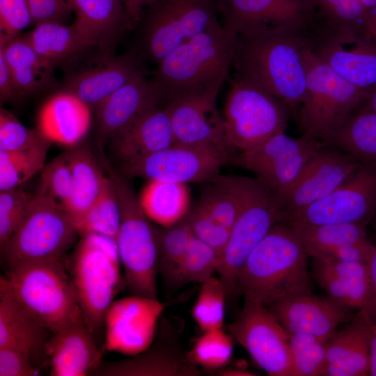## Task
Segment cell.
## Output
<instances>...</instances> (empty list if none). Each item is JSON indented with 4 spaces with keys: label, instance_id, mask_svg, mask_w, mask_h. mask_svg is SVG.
I'll list each match as a JSON object with an SVG mask.
<instances>
[{
    "label": "cell",
    "instance_id": "33",
    "mask_svg": "<svg viewBox=\"0 0 376 376\" xmlns=\"http://www.w3.org/2000/svg\"><path fill=\"white\" fill-rule=\"evenodd\" d=\"M63 155L72 176V193L63 210L73 221L81 217L95 201L107 176L102 165L86 149L75 148Z\"/></svg>",
    "mask_w": 376,
    "mask_h": 376
},
{
    "label": "cell",
    "instance_id": "29",
    "mask_svg": "<svg viewBox=\"0 0 376 376\" xmlns=\"http://www.w3.org/2000/svg\"><path fill=\"white\" fill-rule=\"evenodd\" d=\"M315 259L314 277L331 299L350 309L367 313L370 288L368 263Z\"/></svg>",
    "mask_w": 376,
    "mask_h": 376
},
{
    "label": "cell",
    "instance_id": "43",
    "mask_svg": "<svg viewBox=\"0 0 376 376\" xmlns=\"http://www.w3.org/2000/svg\"><path fill=\"white\" fill-rule=\"evenodd\" d=\"M226 287L219 277L214 276L201 283L191 315L202 332L224 329Z\"/></svg>",
    "mask_w": 376,
    "mask_h": 376
},
{
    "label": "cell",
    "instance_id": "4",
    "mask_svg": "<svg viewBox=\"0 0 376 376\" xmlns=\"http://www.w3.org/2000/svg\"><path fill=\"white\" fill-rule=\"evenodd\" d=\"M66 265L83 319L100 341L108 310L125 288L116 239L93 233L81 235Z\"/></svg>",
    "mask_w": 376,
    "mask_h": 376
},
{
    "label": "cell",
    "instance_id": "19",
    "mask_svg": "<svg viewBox=\"0 0 376 376\" xmlns=\"http://www.w3.org/2000/svg\"><path fill=\"white\" fill-rule=\"evenodd\" d=\"M151 345L145 350L120 361H102L92 375L198 376L200 367L191 361L176 331L162 322Z\"/></svg>",
    "mask_w": 376,
    "mask_h": 376
},
{
    "label": "cell",
    "instance_id": "6",
    "mask_svg": "<svg viewBox=\"0 0 376 376\" xmlns=\"http://www.w3.org/2000/svg\"><path fill=\"white\" fill-rule=\"evenodd\" d=\"M102 166L113 182L120 210L116 240L125 288L130 295L157 299L158 251L154 228L125 175L106 159H102Z\"/></svg>",
    "mask_w": 376,
    "mask_h": 376
},
{
    "label": "cell",
    "instance_id": "41",
    "mask_svg": "<svg viewBox=\"0 0 376 376\" xmlns=\"http://www.w3.org/2000/svg\"><path fill=\"white\" fill-rule=\"evenodd\" d=\"M220 256L215 249L193 234L169 285L180 287L191 283H203L217 272Z\"/></svg>",
    "mask_w": 376,
    "mask_h": 376
},
{
    "label": "cell",
    "instance_id": "14",
    "mask_svg": "<svg viewBox=\"0 0 376 376\" xmlns=\"http://www.w3.org/2000/svg\"><path fill=\"white\" fill-rule=\"evenodd\" d=\"M376 210V162H363L345 182L324 198L285 214L282 223L361 224Z\"/></svg>",
    "mask_w": 376,
    "mask_h": 376
},
{
    "label": "cell",
    "instance_id": "5",
    "mask_svg": "<svg viewBox=\"0 0 376 376\" xmlns=\"http://www.w3.org/2000/svg\"><path fill=\"white\" fill-rule=\"evenodd\" d=\"M66 259L22 264L0 279V288L52 334L82 315Z\"/></svg>",
    "mask_w": 376,
    "mask_h": 376
},
{
    "label": "cell",
    "instance_id": "34",
    "mask_svg": "<svg viewBox=\"0 0 376 376\" xmlns=\"http://www.w3.org/2000/svg\"><path fill=\"white\" fill-rule=\"evenodd\" d=\"M139 199L147 217L161 226L183 219L190 210V193L183 183L149 180Z\"/></svg>",
    "mask_w": 376,
    "mask_h": 376
},
{
    "label": "cell",
    "instance_id": "50",
    "mask_svg": "<svg viewBox=\"0 0 376 376\" xmlns=\"http://www.w3.org/2000/svg\"><path fill=\"white\" fill-rule=\"evenodd\" d=\"M31 23L33 19L29 0H0V43L18 37Z\"/></svg>",
    "mask_w": 376,
    "mask_h": 376
},
{
    "label": "cell",
    "instance_id": "46",
    "mask_svg": "<svg viewBox=\"0 0 376 376\" xmlns=\"http://www.w3.org/2000/svg\"><path fill=\"white\" fill-rule=\"evenodd\" d=\"M311 1L315 12V20L331 26L351 27L366 33L371 12L360 0Z\"/></svg>",
    "mask_w": 376,
    "mask_h": 376
},
{
    "label": "cell",
    "instance_id": "57",
    "mask_svg": "<svg viewBox=\"0 0 376 376\" xmlns=\"http://www.w3.org/2000/svg\"><path fill=\"white\" fill-rule=\"evenodd\" d=\"M370 277V299L367 313L368 315L376 319V244L368 261Z\"/></svg>",
    "mask_w": 376,
    "mask_h": 376
},
{
    "label": "cell",
    "instance_id": "61",
    "mask_svg": "<svg viewBox=\"0 0 376 376\" xmlns=\"http://www.w3.org/2000/svg\"><path fill=\"white\" fill-rule=\"evenodd\" d=\"M218 375L221 376H253L255 375L251 372L237 368H225L219 372Z\"/></svg>",
    "mask_w": 376,
    "mask_h": 376
},
{
    "label": "cell",
    "instance_id": "44",
    "mask_svg": "<svg viewBox=\"0 0 376 376\" xmlns=\"http://www.w3.org/2000/svg\"><path fill=\"white\" fill-rule=\"evenodd\" d=\"M233 340L224 329L203 331L188 351L189 358L201 368L210 370L222 368L233 357Z\"/></svg>",
    "mask_w": 376,
    "mask_h": 376
},
{
    "label": "cell",
    "instance_id": "58",
    "mask_svg": "<svg viewBox=\"0 0 376 376\" xmlns=\"http://www.w3.org/2000/svg\"><path fill=\"white\" fill-rule=\"evenodd\" d=\"M366 315L369 340L370 375L376 376V319L367 314Z\"/></svg>",
    "mask_w": 376,
    "mask_h": 376
},
{
    "label": "cell",
    "instance_id": "35",
    "mask_svg": "<svg viewBox=\"0 0 376 376\" xmlns=\"http://www.w3.org/2000/svg\"><path fill=\"white\" fill-rule=\"evenodd\" d=\"M24 37L41 57L54 65L91 47L74 24L42 22Z\"/></svg>",
    "mask_w": 376,
    "mask_h": 376
},
{
    "label": "cell",
    "instance_id": "27",
    "mask_svg": "<svg viewBox=\"0 0 376 376\" xmlns=\"http://www.w3.org/2000/svg\"><path fill=\"white\" fill-rule=\"evenodd\" d=\"M122 166L135 162L175 143L169 113L156 107L110 139Z\"/></svg>",
    "mask_w": 376,
    "mask_h": 376
},
{
    "label": "cell",
    "instance_id": "18",
    "mask_svg": "<svg viewBox=\"0 0 376 376\" xmlns=\"http://www.w3.org/2000/svg\"><path fill=\"white\" fill-rule=\"evenodd\" d=\"M167 304L138 295L111 304L105 320L104 350L135 355L152 343Z\"/></svg>",
    "mask_w": 376,
    "mask_h": 376
},
{
    "label": "cell",
    "instance_id": "59",
    "mask_svg": "<svg viewBox=\"0 0 376 376\" xmlns=\"http://www.w3.org/2000/svg\"><path fill=\"white\" fill-rule=\"evenodd\" d=\"M359 109L376 113V87L368 91L367 95Z\"/></svg>",
    "mask_w": 376,
    "mask_h": 376
},
{
    "label": "cell",
    "instance_id": "56",
    "mask_svg": "<svg viewBox=\"0 0 376 376\" xmlns=\"http://www.w3.org/2000/svg\"><path fill=\"white\" fill-rule=\"evenodd\" d=\"M157 0H123L130 28L136 26L145 12Z\"/></svg>",
    "mask_w": 376,
    "mask_h": 376
},
{
    "label": "cell",
    "instance_id": "7",
    "mask_svg": "<svg viewBox=\"0 0 376 376\" xmlns=\"http://www.w3.org/2000/svg\"><path fill=\"white\" fill-rule=\"evenodd\" d=\"M306 64V91L296 118L303 134L323 141L360 108L368 91L337 75L310 48Z\"/></svg>",
    "mask_w": 376,
    "mask_h": 376
},
{
    "label": "cell",
    "instance_id": "10",
    "mask_svg": "<svg viewBox=\"0 0 376 376\" xmlns=\"http://www.w3.org/2000/svg\"><path fill=\"white\" fill-rule=\"evenodd\" d=\"M281 222L274 192L256 178L243 177L242 201L217 270L230 299L247 258L269 230Z\"/></svg>",
    "mask_w": 376,
    "mask_h": 376
},
{
    "label": "cell",
    "instance_id": "54",
    "mask_svg": "<svg viewBox=\"0 0 376 376\" xmlns=\"http://www.w3.org/2000/svg\"><path fill=\"white\" fill-rule=\"evenodd\" d=\"M33 196L18 188L0 191V218L25 212Z\"/></svg>",
    "mask_w": 376,
    "mask_h": 376
},
{
    "label": "cell",
    "instance_id": "45",
    "mask_svg": "<svg viewBox=\"0 0 376 376\" xmlns=\"http://www.w3.org/2000/svg\"><path fill=\"white\" fill-rule=\"evenodd\" d=\"M327 341L301 334H290L294 376H324Z\"/></svg>",
    "mask_w": 376,
    "mask_h": 376
},
{
    "label": "cell",
    "instance_id": "3",
    "mask_svg": "<svg viewBox=\"0 0 376 376\" xmlns=\"http://www.w3.org/2000/svg\"><path fill=\"white\" fill-rule=\"evenodd\" d=\"M308 255L295 229L276 224L247 258L238 276L237 293L265 306L311 292Z\"/></svg>",
    "mask_w": 376,
    "mask_h": 376
},
{
    "label": "cell",
    "instance_id": "9",
    "mask_svg": "<svg viewBox=\"0 0 376 376\" xmlns=\"http://www.w3.org/2000/svg\"><path fill=\"white\" fill-rule=\"evenodd\" d=\"M218 15L215 0H157L139 22L140 54L157 65L187 40L221 24Z\"/></svg>",
    "mask_w": 376,
    "mask_h": 376
},
{
    "label": "cell",
    "instance_id": "32",
    "mask_svg": "<svg viewBox=\"0 0 376 376\" xmlns=\"http://www.w3.org/2000/svg\"><path fill=\"white\" fill-rule=\"evenodd\" d=\"M19 97L42 92L54 85L55 65L41 57L24 36L0 43Z\"/></svg>",
    "mask_w": 376,
    "mask_h": 376
},
{
    "label": "cell",
    "instance_id": "47",
    "mask_svg": "<svg viewBox=\"0 0 376 376\" xmlns=\"http://www.w3.org/2000/svg\"><path fill=\"white\" fill-rule=\"evenodd\" d=\"M37 193L46 197L64 210L72 193V176L63 154L45 164L40 171Z\"/></svg>",
    "mask_w": 376,
    "mask_h": 376
},
{
    "label": "cell",
    "instance_id": "40",
    "mask_svg": "<svg viewBox=\"0 0 376 376\" xmlns=\"http://www.w3.org/2000/svg\"><path fill=\"white\" fill-rule=\"evenodd\" d=\"M50 145L26 150H0V191L17 188L40 172Z\"/></svg>",
    "mask_w": 376,
    "mask_h": 376
},
{
    "label": "cell",
    "instance_id": "30",
    "mask_svg": "<svg viewBox=\"0 0 376 376\" xmlns=\"http://www.w3.org/2000/svg\"><path fill=\"white\" fill-rule=\"evenodd\" d=\"M74 24L91 46L112 54L120 37L130 29L123 0H68Z\"/></svg>",
    "mask_w": 376,
    "mask_h": 376
},
{
    "label": "cell",
    "instance_id": "60",
    "mask_svg": "<svg viewBox=\"0 0 376 376\" xmlns=\"http://www.w3.org/2000/svg\"><path fill=\"white\" fill-rule=\"evenodd\" d=\"M366 33L376 43V8L371 11L367 22Z\"/></svg>",
    "mask_w": 376,
    "mask_h": 376
},
{
    "label": "cell",
    "instance_id": "37",
    "mask_svg": "<svg viewBox=\"0 0 376 376\" xmlns=\"http://www.w3.org/2000/svg\"><path fill=\"white\" fill-rule=\"evenodd\" d=\"M205 182L196 203L230 230L242 205L243 177L219 174Z\"/></svg>",
    "mask_w": 376,
    "mask_h": 376
},
{
    "label": "cell",
    "instance_id": "38",
    "mask_svg": "<svg viewBox=\"0 0 376 376\" xmlns=\"http://www.w3.org/2000/svg\"><path fill=\"white\" fill-rule=\"evenodd\" d=\"M290 226L301 240L308 256L313 258H316L324 251L337 246L369 242L365 232L364 224H361Z\"/></svg>",
    "mask_w": 376,
    "mask_h": 376
},
{
    "label": "cell",
    "instance_id": "11",
    "mask_svg": "<svg viewBox=\"0 0 376 376\" xmlns=\"http://www.w3.org/2000/svg\"><path fill=\"white\" fill-rule=\"evenodd\" d=\"M288 108L268 91L243 78L232 80L224 118L230 143L240 151L285 132Z\"/></svg>",
    "mask_w": 376,
    "mask_h": 376
},
{
    "label": "cell",
    "instance_id": "23",
    "mask_svg": "<svg viewBox=\"0 0 376 376\" xmlns=\"http://www.w3.org/2000/svg\"><path fill=\"white\" fill-rule=\"evenodd\" d=\"M146 74L142 58L135 51L120 56L103 54L97 64L72 75L64 89L77 95L95 111L118 89Z\"/></svg>",
    "mask_w": 376,
    "mask_h": 376
},
{
    "label": "cell",
    "instance_id": "2",
    "mask_svg": "<svg viewBox=\"0 0 376 376\" xmlns=\"http://www.w3.org/2000/svg\"><path fill=\"white\" fill-rule=\"evenodd\" d=\"M237 33L219 24L180 45L159 64L152 81L163 106L184 96H217L233 64Z\"/></svg>",
    "mask_w": 376,
    "mask_h": 376
},
{
    "label": "cell",
    "instance_id": "1",
    "mask_svg": "<svg viewBox=\"0 0 376 376\" xmlns=\"http://www.w3.org/2000/svg\"><path fill=\"white\" fill-rule=\"evenodd\" d=\"M306 29H260L237 33L232 66L297 111L306 91Z\"/></svg>",
    "mask_w": 376,
    "mask_h": 376
},
{
    "label": "cell",
    "instance_id": "62",
    "mask_svg": "<svg viewBox=\"0 0 376 376\" xmlns=\"http://www.w3.org/2000/svg\"><path fill=\"white\" fill-rule=\"evenodd\" d=\"M360 1L370 12L376 8V0H360Z\"/></svg>",
    "mask_w": 376,
    "mask_h": 376
},
{
    "label": "cell",
    "instance_id": "48",
    "mask_svg": "<svg viewBox=\"0 0 376 376\" xmlns=\"http://www.w3.org/2000/svg\"><path fill=\"white\" fill-rule=\"evenodd\" d=\"M52 143L36 129H29L9 111L0 110V150H26Z\"/></svg>",
    "mask_w": 376,
    "mask_h": 376
},
{
    "label": "cell",
    "instance_id": "36",
    "mask_svg": "<svg viewBox=\"0 0 376 376\" xmlns=\"http://www.w3.org/2000/svg\"><path fill=\"white\" fill-rule=\"evenodd\" d=\"M322 141L362 162H376V113L359 109Z\"/></svg>",
    "mask_w": 376,
    "mask_h": 376
},
{
    "label": "cell",
    "instance_id": "21",
    "mask_svg": "<svg viewBox=\"0 0 376 376\" xmlns=\"http://www.w3.org/2000/svg\"><path fill=\"white\" fill-rule=\"evenodd\" d=\"M217 96L200 95L173 99L164 106L171 118L175 143L214 147L233 155Z\"/></svg>",
    "mask_w": 376,
    "mask_h": 376
},
{
    "label": "cell",
    "instance_id": "42",
    "mask_svg": "<svg viewBox=\"0 0 376 376\" xmlns=\"http://www.w3.org/2000/svg\"><path fill=\"white\" fill-rule=\"evenodd\" d=\"M154 232L158 251V271L164 282L169 284L186 253L193 233L185 218L168 226L154 228Z\"/></svg>",
    "mask_w": 376,
    "mask_h": 376
},
{
    "label": "cell",
    "instance_id": "8",
    "mask_svg": "<svg viewBox=\"0 0 376 376\" xmlns=\"http://www.w3.org/2000/svg\"><path fill=\"white\" fill-rule=\"evenodd\" d=\"M78 235L68 214L36 192L2 253L8 269L28 263L65 259Z\"/></svg>",
    "mask_w": 376,
    "mask_h": 376
},
{
    "label": "cell",
    "instance_id": "16",
    "mask_svg": "<svg viewBox=\"0 0 376 376\" xmlns=\"http://www.w3.org/2000/svg\"><path fill=\"white\" fill-rule=\"evenodd\" d=\"M229 152L210 146L174 143L135 162L122 166L127 177L187 184L218 175Z\"/></svg>",
    "mask_w": 376,
    "mask_h": 376
},
{
    "label": "cell",
    "instance_id": "52",
    "mask_svg": "<svg viewBox=\"0 0 376 376\" xmlns=\"http://www.w3.org/2000/svg\"><path fill=\"white\" fill-rule=\"evenodd\" d=\"M33 24L45 22L63 23L72 12L68 0H29Z\"/></svg>",
    "mask_w": 376,
    "mask_h": 376
},
{
    "label": "cell",
    "instance_id": "15",
    "mask_svg": "<svg viewBox=\"0 0 376 376\" xmlns=\"http://www.w3.org/2000/svg\"><path fill=\"white\" fill-rule=\"evenodd\" d=\"M325 146L321 140L304 134L292 138L282 132L241 151L230 160L234 165L254 173L257 180L277 192L290 184Z\"/></svg>",
    "mask_w": 376,
    "mask_h": 376
},
{
    "label": "cell",
    "instance_id": "51",
    "mask_svg": "<svg viewBox=\"0 0 376 376\" xmlns=\"http://www.w3.org/2000/svg\"><path fill=\"white\" fill-rule=\"evenodd\" d=\"M40 369L24 353L9 347L0 348V376H37Z\"/></svg>",
    "mask_w": 376,
    "mask_h": 376
},
{
    "label": "cell",
    "instance_id": "55",
    "mask_svg": "<svg viewBox=\"0 0 376 376\" xmlns=\"http://www.w3.org/2000/svg\"><path fill=\"white\" fill-rule=\"evenodd\" d=\"M19 97L8 65L0 51V99L1 102L13 100Z\"/></svg>",
    "mask_w": 376,
    "mask_h": 376
},
{
    "label": "cell",
    "instance_id": "22",
    "mask_svg": "<svg viewBox=\"0 0 376 376\" xmlns=\"http://www.w3.org/2000/svg\"><path fill=\"white\" fill-rule=\"evenodd\" d=\"M266 307L289 334L311 335L326 341L339 324L351 318L350 308L312 292L287 297Z\"/></svg>",
    "mask_w": 376,
    "mask_h": 376
},
{
    "label": "cell",
    "instance_id": "13",
    "mask_svg": "<svg viewBox=\"0 0 376 376\" xmlns=\"http://www.w3.org/2000/svg\"><path fill=\"white\" fill-rule=\"evenodd\" d=\"M226 328L267 375L294 376L290 334L265 306L244 299L238 318Z\"/></svg>",
    "mask_w": 376,
    "mask_h": 376
},
{
    "label": "cell",
    "instance_id": "49",
    "mask_svg": "<svg viewBox=\"0 0 376 376\" xmlns=\"http://www.w3.org/2000/svg\"><path fill=\"white\" fill-rule=\"evenodd\" d=\"M194 235L210 245L220 255L229 238L230 230L217 221L197 203L185 217Z\"/></svg>",
    "mask_w": 376,
    "mask_h": 376
},
{
    "label": "cell",
    "instance_id": "12",
    "mask_svg": "<svg viewBox=\"0 0 376 376\" xmlns=\"http://www.w3.org/2000/svg\"><path fill=\"white\" fill-rule=\"evenodd\" d=\"M306 35L311 52L337 75L367 91L376 87V43L366 33L314 19Z\"/></svg>",
    "mask_w": 376,
    "mask_h": 376
},
{
    "label": "cell",
    "instance_id": "28",
    "mask_svg": "<svg viewBox=\"0 0 376 376\" xmlns=\"http://www.w3.org/2000/svg\"><path fill=\"white\" fill-rule=\"evenodd\" d=\"M51 336L47 327L0 288V348L19 350L38 367L48 360L46 345Z\"/></svg>",
    "mask_w": 376,
    "mask_h": 376
},
{
    "label": "cell",
    "instance_id": "24",
    "mask_svg": "<svg viewBox=\"0 0 376 376\" xmlns=\"http://www.w3.org/2000/svg\"><path fill=\"white\" fill-rule=\"evenodd\" d=\"M97 343L82 315L52 334L46 345L50 375H92L103 361Z\"/></svg>",
    "mask_w": 376,
    "mask_h": 376
},
{
    "label": "cell",
    "instance_id": "20",
    "mask_svg": "<svg viewBox=\"0 0 376 376\" xmlns=\"http://www.w3.org/2000/svg\"><path fill=\"white\" fill-rule=\"evenodd\" d=\"M222 25L236 33L260 29H307L315 12L311 0H215Z\"/></svg>",
    "mask_w": 376,
    "mask_h": 376
},
{
    "label": "cell",
    "instance_id": "25",
    "mask_svg": "<svg viewBox=\"0 0 376 376\" xmlns=\"http://www.w3.org/2000/svg\"><path fill=\"white\" fill-rule=\"evenodd\" d=\"M163 106L161 93L146 75L118 89L95 109L100 144L128 127L149 110Z\"/></svg>",
    "mask_w": 376,
    "mask_h": 376
},
{
    "label": "cell",
    "instance_id": "39",
    "mask_svg": "<svg viewBox=\"0 0 376 376\" xmlns=\"http://www.w3.org/2000/svg\"><path fill=\"white\" fill-rule=\"evenodd\" d=\"M72 221L80 236L93 233L116 238L120 225V210L113 182L109 175L90 207Z\"/></svg>",
    "mask_w": 376,
    "mask_h": 376
},
{
    "label": "cell",
    "instance_id": "26",
    "mask_svg": "<svg viewBox=\"0 0 376 376\" xmlns=\"http://www.w3.org/2000/svg\"><path fill=\"white\" fill-rule=\"evenodd\" d=\"M92 111L77 95L64 89L52 95L42 104L36 128L52 143L73 147L88 133Z\"/></svg>",
    "mask_w": 376,
    "mask_h": 376
},
{
    "label": "cell",
    "instance_id": "53",
    "mask_svg": "<svg viewBox=\"0 0 376 376\" xmlns=\"http://www.w3.org/2000/svg\"><path fill=\"white\" fill-rule=\"evenodd\" d=\"M373 248L370 242L343 244L329 249L314 258L328 257L344 262L368 263Z\"/></svg>",
    "mask_w": 376,
    "mask_h": 376
},
{
    "label": "cell",
    "instance_id": "31",
    "mask_svg": "<svg viewBox=\"0 0 376 376\" xmlns=\"http://www.w3.org/2000/svg\"><path fill=\"white\" fill-rule=\"evenodd\" d=\"M370 375L367 315L359 311L345 329L327 341L324 376Z\"/></svg>",
    "mask_w": 376,
    "mask_h": 376
},
{
    "label": "cell",
    "instance_id": "17",
    "mask_svg": "<svg viewBox=\"0 0 376 376\" xmlns=\"http://www.w3.org/2000/svg\"><path fill=\"white\" fill-rule=\"evenodd\" d=\"M363 162L336 148L325 146L306 164L299 175L281 190L274 192L283 216L329 195L349 179Z\"/></svg>",
    "mask_w": 376,
    "mask_h": 376
}]
</instances>
